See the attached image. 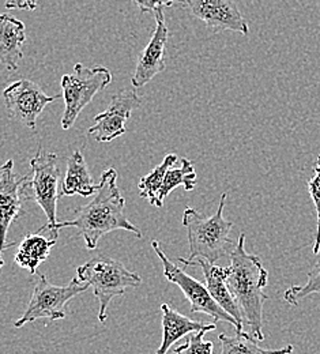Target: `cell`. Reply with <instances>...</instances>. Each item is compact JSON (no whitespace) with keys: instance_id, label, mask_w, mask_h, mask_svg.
<instances>
[{"instance_id":"22","label":"cell","mask_w":320,"mask_h":354,"mask_svg":"<svg viewBox=\"0 0 320 354\" xmlns=\"http://www.w3.org/2000/svg\"><path fill=\"white\" fill-rule=\"evenodd\" d=\"M320 293V259L308 271L307 282L304 285H293L283 293V300L292 306L297 307L304 299L311 295Z\"/></svg>"},{"instance_id":"4","label":"cell","mask_w":320,"mask_h":354,"mask_svg":"<svg viewBox=\"0 0 320 354\" xmlns=\"http://www.w3.org/2000/svg\"><path fill=\"white\" fill-rule=\"evenodd\" d=\"M77 278L92 288L100 303L98 320L101 323L106 322L108 307L115 297L123 296L127 289L138 288L142 283V278L137 272L129 271L123 263L105 255L95 257L85 265L79 266Z\"/></svg>"},{"instance_id":"24","label":"cell","mask_w":320,"mask_h":354,"mask_svg":"<svg viewBox=\"0 0 320 354\" xmlns=\"http://www.w3.org/2000/svg\"><path fill=\"white\" fill-rule=\"evenodd\" d=\"M209 331L210 330H202L195 334H191L187 342L182 346L176 348L173 351V354H213V348H214L213 342L203 339L205 334Z\"/></svg>"},{"instance_id":"15","label":"cell","mask_w":320,"mask_h":354,"mask_svg":"<svg viewBox=\"0 0 320 354\" xmlns=\"http://www.w3.org/2000/svg\"><path fill=\"white\" fill-rule=\"evenodd\" d=\"M26 41L25 24L8 14H0V63L8 71H17L23 59Z\"/></svg>"},{"instance_id":"11","label":"cell","mask_w":320,"mask_h":354,"mask_svg":"<svg viewBox=\"0 0 320 354\" xmlns=\"http://www.w3.org/2000/svg\"><path fill=\"white\" fill-rule=\"evenodd\" d=\"M142 101L134 90H123L115 94L108 108L94 118V124L88 133L94 135L97 142L106 143L127 133L126 123L131 113L140 106Z\"/></svg>"},{"instance_id":"9","label":"cell","mask_w":320,"mask_h":354,"mask_svg":"<svg viewBox=\"0 0 320 354\" xmlns=\"http://www.w3.org/2000/svg\"><path fill=\"white\" fill-rule=\"evenodd\" d=\"M30 175L14 174V161L0 167V259L1 254L14 244H7V232L12 222L22 214V206L30 196L26 195Z\"/></svg>"},{"instance_id":"23","label":"cell","mask_w":320,"mask_h":354,"mask_svg":"<svg viewBox=\"0 0 320 354\" xmlns=\"http://www.w3.org/2000/svg\"><path fill=\"white\" fill-rule=\"evenodd\" d=\"M314 177L308 180V192L312 198L315 210H317V233H315V240L312 245V251L315 255H319L320 252V156L315 161L314 165Z\"/></svg>"},{"instance_id":"16","label":"cell","mask_w":320,"mask_h":354,"mask_svg":"<svg viewBox=\"0 0 320 354\" xmlns=\"http://www.w3.org/2000/svg\"><path fill=\"white\" fill-rule=\"evenodd\" d=\"M162 310V342L154 354H167L173 344L185 335L198 333L202 330H216V323L202 324L200 322L192 320L178 310L171 308L168 304L161 306Z\"/></svg>"},{"instance_id":"26","label":"cell","mask_w":320,"mask_h":354,"mask_svg":"<svg viewBox=\"0 0 320 354\" xmlns=\"http://www.w3.org/2000/svg\"><path fill=\"white\" fill-rule=\"evenodd\" d=\"M4 7L8 10L33 11L37 8V1L36 0H6Z\"/></svg>"},{"instance_id":"1","label":"cell","mask_w":320,"mask_h":354,"mask_svg":"<svg viewBox=\"0 0 320 354\" xmlns=\"http://www.w3.org/2000/svg\"><path fill=\"white\" fill-rule=\"evenodd\" d=\"M126 201L117 187V172L108 168L102 172L98 189L92 202L77 209L75 218L71 221L57 222L53 232L63 227H75L84 237L86 248L95 250L100 239L113 230H127L142 239L143 234L124 214Z\"/></svg>"},{"instance_id":"6","label":"cell","mask_w":320,"mask_h":354,"mask_svg":"<svg viewBox=\"0 0 320 354\" xmlns=\"http://www.w3.org/2000/svg\"><path fill=\"white\" fill-rule=\"evenodd\" d=\"M89 285L79 282L75 277L67 286H56L49 282L46 274H37L33 295L25 313L14 323V327H23L39 319L50 322L66 319V307L75 296L86 292Z\"/></svg>"},{"instance_id":"12","label":"cell","mask_w":320,"mask_h":354,"mask_svg":"<svg viewBox=\"0 0 320 354\" xmlns=\"http://www.w3.org/2000/svg\"><path fill=\"white\" fill-rule=\"evenodd\" d=\"M191 14L213 33L232 30L248 35V24L233 0H182Z\"/></svg>"},{"instance_id":"27","label":"cell","mask_w":320,"mask_h":354,"mask_svg":"<svg viewBox=\"0 0 320 354\" xmlns=\"http://www.w3.org/2000/svg\"><path fill=\"white\" fill-rule=\"evenodd\" d=\"M4 265V262H3V259H0V268H1V266Z\"/></svg>"},{"instance_id":"2","label":"cell","mask_w":320,"mask_h":354,"mask_svg":"<svg viewBox=\"0 0 320 354\" xmlns=\"http://www.w3.org/2000/svg\"><path fill=\"white\" fill-rule=\"evenodd\" d=\"M229 257V290L243 313L244 324L251 330L250 335L262 342L265 341L263 306L269 300V296L265 293L269 271L258 255L247 252L244 233L238 236L237 244Z\"/></svg>"},{"instance_id":"19","label":"cell","mask_w":320,"mask_h":354,"mask_svg":"<svg viewBox=\"0 0 320 354\" xmlns=\"http://www.w3.org/2000/svg\"><path fill=\"white\" fill-rule=\"evenodd\" d=\"M221 354H292L294 348L288 345L282 349H263L248 333H237L236 337L220 334Z\"/></svg>"},{"instance_id":"17","label":"cell","mask_w":320,"mask_h":354,"mask_svg":"<svg viewBox=\"0 0 320 354\" xmlns=\"http://www.w3.org/2000/svg\"><path fill=\"white\" fill-rule=\"evenodd\" d=\"M98 184L93 181L84 154L77 150L67 160V174L62 181L60 196L81 195L84 198L95 194Z\"/></svg>"},{"instance_id":"7","label":"cell","mask_w":320,"mask_h":354,"mask_svg":"<svg viewBox=\"0 0 320 354\" xmlns=\"http://www.w3.org/2000/svg\"><path fill=\"white\" fill-rule=\"evenodd\" d=\"M151 247L162 263L165 278L182 289L184 296L191 303L192 313H199V312L205 313V315L213 317L216 322H227L229 324H232L236 328V333L244 331L243 328H240L237 322L213 300L206 285H203L198 279H195L191 275H188L187 272H184L182 268H179L165 255V252L162 251V248L157 240L151 241Z\"/></svg>"},{"instance_id":"8","label":"cell","mask_w":320,"mask_h":354,"mask_svg":"<svg viewBox=\"0 0 320 354\" xmlns=\"http://www.w3.org/2000/svg\"><path fill=\"white\" fill-rule=\"evenodd\" d=\"M32 176L29 178L28 188L33 191L35 202L46 213V225L41 226L37 232H46L55 229L57 199L60 198L59 181L60 169L57 168V156L55 153H43L41 149L37 150L36 156L30 160Z\"/></svg>"},{"instance_id":"10","label":"cell","mask_w":320,"mask_h":354,"mask_svg":"<svg viewBox=\"0 0 320 354\" xmlns=\"http://www.w3.org/2000/svg\"><path fill=\"white\" fill-rule=\"evenodd\" d=\"M3 98L10 116L28 129L35 130L37 119L46 105L60 98V95H46L43 88L33 81L19 80L4 88Z\"/></svg>"},{"instance_id":"3","label":"cell","mask_w":320,"mask_h":354,"mask_svg":"<svg viewBox=\"0 0 320 354\" xmlns=\"http://www.w3.org/2000/svg\"><path fill=\"white\" fill-rule=\"evenodd\" d=\"M227 198L228 194L221 195L217 212L207 218L202 217L192 207L184 210L183 225L188 236L189 257L187 259L179 258L180 263L187 266L194 261L202 259L216 265L225 255L232 254L234 248L229 233L233 227V222L224 217Z\"/></svg>"},{"instance_id":"20","label":"cell","mask_w":320,"mask_h":354,"mask_svg":"<svg viewBox=\"0 0 320 354\" xmlns=\"http://www.w3.org/2000/svg\"><path fill=\"white\" fill-rule=\"evenodd\" d=\"M178 160H179V157L176 154H168L164 158V161L153 169V172H150L147 176L140 178V181L138 184L139 195L144 199H149V202L153 206L161 207L158 196H160V191L164 184V178H165L168 169L175 167Z\"/></svg>"},{"instance_id":"21","label":"cell","mask_w":320,"mask_h":354,"mask_svg":"<svg viewBox=\"0 0 320 354\" xmlns=\"http://www.w3.org/2000/svg\"><path fill=\"white\" fill-rule=\"evenodd\" d=\"M179 185L184 187L185 191H192L196 187V172L192 161H189L188 158H182L180 168L172 167L171 169H168L158 196L161 206L164 205L165 198Z\"/></svg>"},{"instance_id":"25","label":"cell","mask_w":320,"mask_h":354,"mask_svg":"<svg viewBox=\"0 0 320 354\" xmlns=\"http://www.w3.org/2000/svg\"><path fill=\"white\" fill-rule=\"evenodd\" d=\"M135 3L142 14H156L157 11H164L165 7H172L175 3L182 0H131Z\"/></svg>"},{"instance_id":"13","label":"cell","mask_w":320,"mask_h":354,"mask_svg":"<svg viewBox=\"0 0 320 354\" xmlns=\"http://www.w3.org/2000/svg\"><path fill=\"white\" fill-rule=\"evenodd\" d=\"M156 17V29L144 49L138 57L137 67L131 78V84L135 88L146 86L156 75L162 73L167 67L165 64V52L168 43V28L165 24L164 11H157Z\"/></svg>"},{"instance_id":"18","label":"cell","mask_w":320,"mask_h":354,"mask_svg":"<svg viewBox=\"0 0 320 354\" xmlns=\"http://www.w3.org/2000/svg\"><path fill=\"white\" fill-rule=\"evenodd\" d=\"M57 236L46 239L41 233H30L19 244L18 252L15 255V263L30 271V274H37V268L49 257L52 247L56 244Z\"/></svg>"},{"instance_id":"14","label":"cell","mask_w":320,"mask_h":354,"mask_svg":"<svg viewBox=\"0 0 320 354\" xmlns=\"http://www.w3.org/2000/svg\"><path fill=\"white\" fill-rule=\"evenodd\" d=\"M187 266H199L202 267L203 275H205V281H206V288L210 293V296L213 297V300L229 313L240 326V328L244 327V319H243V313L238 308L234 297L232 296L230 290H229L228 283H227V278H228L229 267H221V266L211 265L206 261L198 259L194 261Z\"/></svg>"},{"instance_id":"5","label":"cell","mask_w":320,"mask_h":354,"mask_svg":"<svg viewBox=\"0 0 320 354\" xmlns=\"http://www.w3.org/2000/svg\"><path fill=\"white\" fill-rule=\"evenodd\" d=\"M112 73L102 66L89 68L82 63L74 66L73 74L62 78V91L64 98V113L62 118V129L70 130L77 122L79 113L91 104L93 98L111 85Z\"/></svg>"}]
</instances>
